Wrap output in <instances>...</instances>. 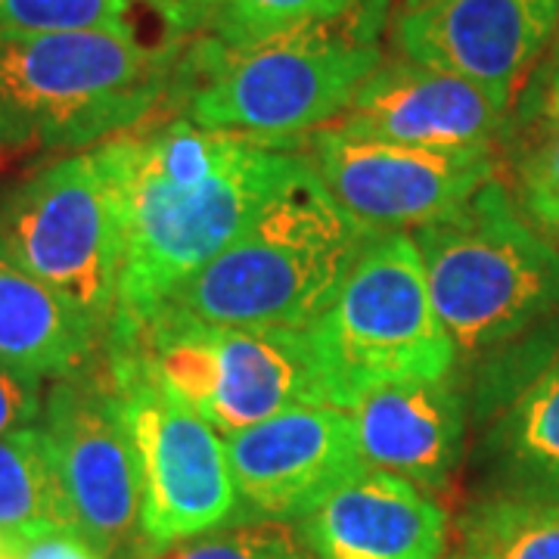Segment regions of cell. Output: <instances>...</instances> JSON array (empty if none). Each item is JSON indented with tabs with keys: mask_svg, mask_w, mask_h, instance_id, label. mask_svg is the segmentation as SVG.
Here are the masks:
<instances>
[{
	"mask_svg": "<svg viewBox=\"0 0 559 559\" xmlns=\"http://www.w3.org/2000/svg\"><path fill=\"white\" fill-rule=\"evenodd\" d=\"M333 407L399 382L457 373L411 234H380L308 330Z\"/></svg>",
	"mask_w": 559,
	"mask_h": 559,
	"instance_id": "52a82bcc",
	"label": "cell"
},
{
	"mask_svg": "<svg viewBox=\"0 0 559 559\" xmlns=\"http://www.w3.org/2000/svg\"><path fill=\"white\" fill-rule=\"evenodd\" d=\"M0 528L20 544L47 532L75 528L57 463L38 423L0 436Z\"/></svg>",
	"mask_w": 559,
	"mask_h": 559,
	"instance_id": "ffe728a7",
	"label": "cell"
},
{
	"mask_svg": "<svg viewBox=\"0 0 559 559\" xmlns=\"http://www.w3.org/2000/svg\"><path fill=\"white\" fill-rule=\"evenodd\" d=\"M318 559H444L451 520L414 481L364 469L299 520Z\"/></svg>",
	"mask_w": 559,
	"mask_h": 559,
	"instance_id": "2e32d148",
	"label": "cell"
},
{
	"mask_svg": "<svg viewBox=\"0 0 559 559\" xmlns=\"http://www.w3.org/2000/svg\"><path fill=\"white\" fill-rule=\"evenodd\" d=\"M187 35L134 22L0 38V143L79 150L134 131L171 100Z\"/></svg>",
	"mask_w": 559,
	"mask_h": 559,
	"instance_id": "277c9868",
	"label": "cell"
},
{
	"mask_svg": "<svg viewBox=\"0 0 559 559\" xmlns=\"http://www.w3.org/2000/svg\"><path fill=\"white\" fill-rule=\"evenodd\" d=\"M448 559H463V557H460V554H454V557H448Z\"/></svg>",
	"mask_w": 559,
	"mask_h": 559,
	"instance_id": "f546056e",
	"label": "cell"
},
{
	"mask_svg": "<svg viewBox=\"0 0 559 559\" xmlns=\"http://www.w3.org/2000/svg\"><path fill=\"white\" fill-rule=\"evenodd\" d=\"M20 540L13 538V535H10V532H3V528H0V557H16V554H20Z\"/></svg>",
	"mask_w": 559,
	"mask_h": 559,
	"instance_id": "83f0119b",
	"label": "cell"
},
{
	"mask_svg": "<svg viewBox=\"0 0 559 559\" xmlns=\"http://www.w3.org/2000/svg\"><path fill=\"white\" fill-rule=\"evenodd\" d=\"M557 25L559 0H401L392 35L404 60L476 81L513 106Z\"/></svg>",
	"mask_w": 559,
	"mask_h": 559,
	"instance_id": "7c38bea8",
	"label": "cell"
},
{
	"mask_svg": "<svg viewBox=\"0 0 559 559\" xmlns=\"http://www.w3.org/2000/svg\"><path fill=\"white\" fill-rule=\"evenodd\" d=\"M140 485V532L150 557L240 522L227 444L190 407L175 401L138 358L106 352Z\"/></svg>",
	"mask_w": 559,
	"mask_h": 559,
	"instance_id": "9c48e42d",
	"label": "cell"
},
{
	"mask_svg": "<svg viewBox=\"0 0 559 559\" xmlns=\"http://www.w3.org/2000/svg\"><path fill=\"white\" fill-rule=\"evenodd\" d=\"M20 559H106L100 557L75 528L47 532L32 540H22Z\"/></svg>",
	"mask_w": 559,
	"mask_h": 559,
	"instance_id": "484cf974",
	"label": "cell"
},
{
	"mask_svg": "<svg viewBox=\"0 0 559 559\" xmlns=\"http://www.w3.org/2000/svg\"><path fill=\"white\" fill-rule=\"evenodd\" d=\"M0 259L69 299L109 342L121 277L119 215L94 150L20 180L0 202Z\"/></svg>",
	"mask_w": 559,
	"mask_h": 559,
	"instance_id": "ba28073f",
	"label": "cell"
},
{
	"mask_svg": "<svg viewBox=\"0 0 559 559\" xmlns=\"http://www.w3.org/2000/svg\"><path fill=\"white\" fill-rule=\"evenodd\" d=\"M44 382L0 360V436L35 426L44 407Z\"/></svg>",
	"mask_w": 559,
	"mask_h": 559,
	"instance_id": "d4e9b609",
	"label": "cell"
},
{
	"mask_svg": "<svg viewBox=\"0 0 559 559\" xmlns=\"http://www.w3.org/2000/svg\"><path fill=\"white\" fill-rule=\"evenodd\" d=\"M97 159L116 202L121 277L106 348H124L180 286L308 165L301 140L209 131L187 119L140 124L106 140Z\"/></svg>",
	"mask_w": 559,
	"mask_h": 559,
	"instance_id": "6da1fadb",
	"label": "cell"
},
{
	"mask_svg": "<svg viewBox=\"0 0 559 559\" xmlns=\"http://www.w3.org/2000/svg\"><path fill=\"white\" fill-rule=\"evenodd\" d=\"M0 559H20V554H16V557H0Z\"/></svg>",
	"mask_w": 559,
	"mask_h": 559,
	"instance_id": "f1b7e54d",
	"label": "cell"
},
{
	"mask_svg": "<svg viewBox=\"0 0 559 559\" xmlns=\"http://www.w3.org/2000/svg\"><path fill=\"white\" fill-rule=\"evenodd\" d=\"M389 10L392 0H360L264 38H193L171 87L180 119L264 140H301L333 124L385 60Z\"/></svg>",
	"mask_w": 559,
	"mask_h": 559,
	"instance_id": "7a4b0ae2",
	"label": "cell"
},
{
	"mask_svg": "<svg viewBox=\"0 0 559 559\" xmlns=\"http://www.w3.org/2000/svg\"><path fill=\"white\" fill-rule=\"evenodd\" d=\"M513 106L432 66L392 57L377 66L333 128L419 150H495L510 128Z\"/></svg>",
	"mask_w": 559,
	"mask_h": 559,
	"instance_id": "5bb4252c",
	"label": "cell"
},
{
	"mask_svg": "<svg viewBox=\"0 0 559 559\" xmlns=\"http://www.w3.org/2000/svg\"><path fill=\"white\" fill-rule=\"evenodd\" d=\"M323 190L377 234H411L454 212L491 178L495 150H419L326 124L301 138Z\"/></svg>",
	"mask_w": 559,
	"mask_h": 559,
	"instance_id": "8fae6325",
	"label": "cell"
},
{
	"mask_svg": "<svg viewBox=\"0 0 559 559\" xmlns=\"http://www.w3.org/2000/svg\"><path fill=\"white\" fill-rule=\"evenodd\" d=\"M360 0H190L197 25L221 40H249L293 28L301 22L330 20Z\"/></svg>",
	"mask_w": 559,
	"mask_h": 559,
	"instance_id": "7402d4cb",
	"label": "cell"
},
{
	"mask_svg": "<svg viewBox=\"0 0 559 559\" xmlns=\"http://www.w3.org/2000/svg\"><path fill=\"white\" fill-rule=\"evenodd\" d=\"M540 79L547 84V91L554 94L559 100V25H557V35L550 40V57L544 62V69H540Z\"/></svg>",
	"mask_w": 559,
	"mask_h": 559,
	"instance_id": "4316f807",
	"label": "cell"
},
{
	"mask_svg": "<svg viewBox=\"0 0 559 559\" xmlns=\"http://www.w3.org/2000/svg\"><path fill=\"white\" fill-rule=\"evenodd\" d=\"M463 559H559V503L479 498L457 522Z\"/></svg>",
	"mask_w": 559,
	"mask_h": 559,
	"instance_id": "44dd1931",
	"label": "cell"
},
{
	"mask_svg": "<svg viewBox=\"0 0 559 559\" xmlns=\"http://www.w3.org/2000/svg\"><path fill=\"white\" fill-rule=\"evenodd\" d=\"M377 237L323 190L308 159L162 311L218 326L311 330Z\"/></svg>",
	"mask_w": 559,
	"mask_h": 559,
	"instance_id": "5b68a950",
	"label": "cell"
},
{
	"mask_svg": "<svg viewBox=\"0 0 559 559\" xmlns=\"http://www.w3.org/2000/svg\"><path fill=\"white\" fill-rule=\"evenodd\" d=\"M249 520H305L367 469L345 407H299L224 436Z\"/></svg>",
	"mask_w": 559,
	"mask_h": 559,
	"instance_id": "4fadbf2b",
	"label": "cell"
},
{
	"mask_svg": "<svg viewBox=\"0 0 559 559\" xmlns=\"http://www.w3.org/2000/svg\"><path fill=\"white\" fill-rule=\"evenodd\" d=\"M476 469L485 498L559 503V345L481 423Z\"/></svg>",
	"mask_w": 559,
	"mask_h": 559,
	"instance_id": "e0dca14e",
	"label": "cell"
},
{
	"mask_svg": "<svg viewBox=\"0 0 559 559\" xmlns=\"http://www.w3.org/2000/svg\"><path fill=\"white\" fill-rule=\"evenodd\" d=\"M106 352L94 323L47 283L0 259V360L25 377L53 382Z\"/></svg>",
	"mask_w": 559,
	"mask_h": 559,
	"instance_id": "ac0fdd59",
	"label": "cell"
},
{
	"mask_svg": "<svg viewBox=\"0 0 559 559\" xmlns=\"http://www.w3.org/2000/svg\"><path fill=\"white\" fill-rule=\"evenodd\" d=\"M367 469L392 473L436 495L466 460L469 399L457 373L385 385L348 407Z\"/></svg>",
	"mask_w": 559,
	"mask_h": 559,
	"instance_id": "9a60e30c",
	"label": "cell"
},
{
	"mask_svg": "<svg viewBox=\"0 0 559 559\" xmlns=\"http://www.w3.org/2000/svg\"><path fill=\"white\" fill-rule=\"evenodd\" d=\"M40 432L81 538L106 559H150L140 532L138 463L106 352L47 385Z\"/></svg>",
	"mask_w": 559,
	"mask_h": 559,
	"instance_id": "30bf717a",
	"label": "cell"
},
{
	"mask_svg": "<svg viewBox=\"0 0 559 559\" xmlns=\"http://www.w3.org/2000/svg\"><path fill=\"white\" fill-rule=\"evenodd\" d=\"M503 180L525 218L559 249V100L540 72L513 103L510 128L500 143Z\"/></svg>",
	"mask_w": 559,
	"mask_h": 559,
	"instance_id": "d6986e66",
	"label": "cell"
},
{
	"mask_svg": "<svg viewBox=\"0 0 559 559\" xmlns=\"http://www.w3.org/2000/svg\"><path fill=\"white\" fill-rule=\"evenodd\" d=\"M411 237L463 382L559 330V249L500 178Z\"/></svg>",
	"mask_w": 559,
	"mask_h": 559,
	"instance_id": "3957f363",
	"label": "cell"
},
{
	"mask_svg": "<svg viewBox=\"0 0 559 559\" xmlns=\"http://www.w3.org/2000/svg\"><path fill=\"white\" fill-rule=\"evenodd\" d=\"M187 0H0V38L66 32V28H100L134 22L140 7L162 10Z\"/></svg>",
	"mask_w": 559,
	"mask_h": 559,
	"instance_id": "603a6c76",
	"label": "cell"
},
{
	"mask_svg": "<svg viewBox=\"0 0 559 559\" xmlns=\"http://www.w3.org/2000/svg\"><path fill=\"white\" fill-rule=\"evenodd\" d=\"M221 436L299 407H333L308 330L218 326L159 311L124 348Z\"/></svg>",
	"mask_w": 559,
	"mask_h": 559,
	"instance_id": "8992f818",
	"label": "cell"
},
{
	"mask_svg": "<svg viewBox=\"0 0 559 559\" xmlns=\"http://www.w3.org/2000/svg\"><path fill=\"white\" fill-rule=\"evenodd\" d=\"M165 559H318V554L289 522L240 520L171 547Z\"/></svg>",
	"mask_w": 559,
	"mask_h": 559,
	"instance_id": "cb8c5ba5",
	"label": "cell"
}]
</instances>
